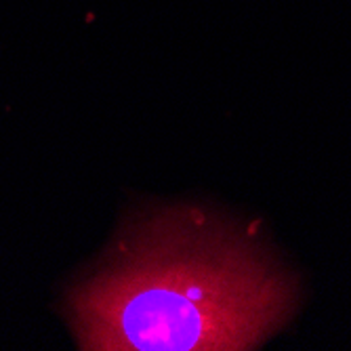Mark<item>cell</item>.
<instances>
[{"instance_id":"6da1fadb","label":"cell","mask_w":351,"mask_h":351,"mask_svg":"<svg viewBox=\"0 0 351 351\" xmlns=\"http://www.w3.org/2000/svg\"><path fill=\"white\" fill-rule=\"evenodd\" d=\"M295 303V280L252 228L185 204L133 219L72 293L80 347L99 351L254 349Z\"/></svg>"}]
</instances>
